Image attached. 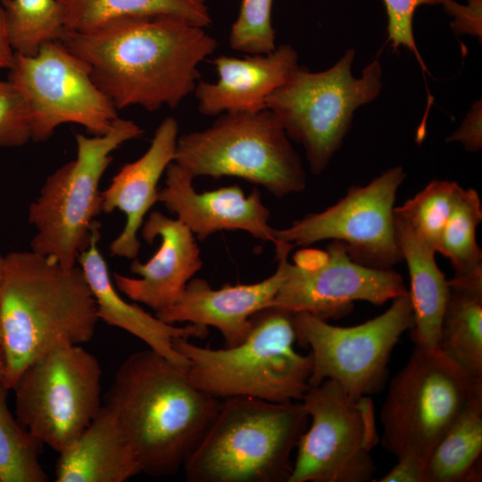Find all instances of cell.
I'll return each instance as SVG.
<instances>
[{"instance_id":"obj_37","label":"cell","mask_w":482,"mask_h":482,"mask_svg":"<svg viewBox=\"0 0 482 482\" xmlns=\"http://www.w3.org/2000/svg\"><path fill=\"white\" fill-rule=\"evenodd\" d=\"M15 54L10 39L4 6L0 1V71L11 69Z\"/></svg>"},{"instance_id":"obj_23","label":"cell","mask_w":482,"mask_h":482,"mask_svg":"<svg viewBox=\"0 0 482 482\" xmlns=\"http://www.w3.org/2000/svg\"><path fill=\"white\" fill-rule=\"evenodd\" d=\"M394 215L397 243L410 275L412 338L415 345L438 349L440 325L449 294L448 280L436 264V252L403 218L395 212Z\"/></svg>"},{"instance_id":"obj_9","label":"cell","mask_w":482,"mask_h":482,"mask_svg":"<svg viewBox=\"0 0 482 482\" xmlns=\"http://www.w3.org/2000/svg\"><path fill=\"white\" fill-rule=\"evenodd\" d=\"M354 56V49L349 48L333 66L318 72L299 66L266 99V108L288 137L303 147L313 174H320L340 148L354 111L380 93L379 61L369 63L355 78L352 72Z\"/></svg>"},{"instance_id":"obj_30","label":"cell","mask_w":482,"mask_h":482,"mask_svg":"<svg viewBox=\"0 0 482 482\" xmlns=\"http://www.w3.org/2000/svg\"><path fill=\"white\" fill-rule=\"evenodd\" d=\"M461 187L455 181L433 179L413 197L395 207L414 232L436 253Z\"/></svg>"},{"instance_id":"obj_15","label":"cell","mask_w":482,"mask_h":482,"mask_svg":"<svg viewBox=\"0 0 482 482\" xmlns=\"http://www.w3.org/2000/svg\"><path fill=\"white\" fill-rule=\"evenodd\" d=\"M406 292L399 273L357 262L344 243L333 240L325 251L304 248L294 263L286 262L271 306L327 320L349 312L356 301L380 306Z\"/></svg>"},{"instance_id":"obj_11","label":"cell","mask_w":482,"mask_h":482,"mask_svg":"<svg viewBox=\"0 0 482 482\" xmlns=\"http://www.w3.org/2000/svg\"><path fill=\"white\" fill-rule=\"evenodd\" d=\"M303 403L311 425L296 445L288 482L372 481L379 442L370 396L352 399L334 380L310 386Z\"/></svg>"},{"instance_id":"obj_24","label":"cell","mask_w":482,"mask_h":482,"mask_svg":"<svg viewBox=\"0 0 482 482\" xmlns=\"http://www.w3.org/2000/svg\"><path fill=\"white\" fill-rule=\"evenodd\" d=\"M443 313L439 349L482 378V271L453 276Z\"/></svg>"},{"instance_id":"obj_2","label":"cell","mask_w":482,"mask_h":482,"mask_svg":"<svg viewBox=\"0 0 482 482\" xmlns=\"http://www.w3.org/2000/svg\"><path fill=\"white\" fill-rule=\"evenodd\" d=\"M187 367L150 348L131 353L104 396L137 454L141 473H177L209 428L220 401L196 387Z\"/></svg>"},{"instance_id":"obj_3","label":"cell","mask_w":482,"mask_h":482,"mask_svg":"<svg viewBox=\"0 0 482 482\" xmlns=\"http://www.w3.org/2000/svg\"><path fill=\"white\" fill-rule=\"evenodd\" d=\"M99 320L79 265L65 267L32 250L7 253L0 280L2 382L11 390L33 361L89 342Z\"/></svg>"},{"instance_id":"obj_6","label":"cell","mask_w":482,"mask_h":482,"mask_svg":"<svg viewBox=\"0 0 482 482\" xmlns=\"http://www.w3.org/2000/svg\"><path fill=\"white\" fill-rule=\"evenodd\" d=\"M174 162L197 177H235L281 198L302 192L306 174L269 110L225 112L208 128L179 136Z\"/></svg>"},{"instance_id":"obj_26","label":"cell","mask_w":482,"mask_h":482,"mask_svg":"<svg viewBox=\"0 0 482 482\" xmlns=\"http://www.w3.org/2000/svg\"><path fill=\"white\" fill-rule=\"evenodd\" d=\"M65 29L84 31L107 21L137 15H171L203 28L212 23L205 0H58Z\"/></svg>"},{"instance_id":"obj_29","label":"cell","mask_w":482,"mask_h":482,"mask_svg":"<svg viewBox=\"0 0 482 482\" xmlns=\"http://www.w3.org/2000/svg\"><path fill=\"white\" fill-rule=\"evenodd\" d=\"M4 6L16 54L34 55L44 44L60 41L66 31L58 0H7Z\"/></svg>"},{"instance_id":"obj_35","label":"cell","mask_w":482,"mask_h":482,"mask_svg":"<svg viewBox=\"0 0 482 482\" xmlns=\"http://www.w3.org/2000/svg\"><path fill=\"white\" fill-rule=\"evenodd\" d=\"M448 142H459L470 152L482 147L481 101L476 102L461 126L447 138Z\"/></svg>"},{"instance_id":"obj_16","label":"cell","mask_w":482,"mask_h":482,"mask_svg":"<svg viewBox=\"0 0 482 482\" xmlns=\"http://www.w3.org/2000/svg\"><path fill=\"white\" fill-rule=\"evenodd\" d=\"M194 179L172 162L165 171V186L159 190L158 202L176 214L196 239L204 241L222 230H242L256 239L274 243L270 210L257 188L248 195L237 185L199 193Z\"/></svg>"},{"instance_id":"obj_19","label":"cell","mask_w":482,"mask_h":482,"mask_svg":"<svg viewBox=\"0 0 482 482\" xmlns=\"http://www.w3.org/2000/svg\"><path fill=\"white\" fill-rule=\"evenodd\" d=\"M178 137V121L171 116L165 118L145 154L123 165L102 191V212L119 210L126 219L121 232L110 245L112 256H137L141 246L138 232L148 212L158 202V183L174 161Z\"/></svg>"},{"instance_id":"obj_28","label":"cell","mask_w":482,"mask_h":482,"mask_svg":"<svg viewBox=\"0 0 482 482\" xmlns=\"http://www.w3.org/2000/svg\"><path fill=\"white\" fill-rule=\"evenodd\" d=\"M482 220V204L478 192L461 187L443 231L438 252L448 258L454 276L482 271V253L477 227Z\"/></svg>"},{"instance_id":"obj_33","label":"cell","mask_w":482,"mask_h":482,"mask_svg":"<svg viewBox=\"0 0 482 482\" xmlns=\"http://www.w3.org/2000/svg\"><path fill=\"white\" fill-rule=\"evenodd\" d=\"M387 17L388 39L395 50L408 48L417 57L423 71L426 66L418 51L413 36V18L421 5L442 4L445 0H382Z\"/></svg>"},{"instance_id":"obj_10","label":"cell","mask_w":482,"mask_h":482,"mask_svg":"<svg viewBox=\"0 0 482 482\" xmlns=\"http://www.w3.org/2000/svg\"><path fill=\"white\" fill-rule=\"evenodd\" d=\"M102 370L82 345L58 347L29 363L12 388L17 420L57 453L68 447L101 408Z\"/></svg>"},{"instance_id":"obj_4","label":"cell","mask_w":482,"mask_h":482,"mask_svg":"<svg viewBox=\"0 0 482 482\" xmlns=\"http://www.w3.org/2000/svg\"><path fill=\"white\" fill-rule=\"evenodd\" d=\"M309 416L301 401L221 399L212 422L183 466L188 482H288L292 453Z\"/></svg>"},{"instance_id":"obj_20","label":"cell","mask_w":482,"mask_h":482,"mask_svg":"<svg viewBox=\"0 0 482 482\" xmlns=\"http://www.w3.org/2000/svg\"><path fill=\"white\" fill-rule=\"evenodd\" d=\"M212 63L217 80L198 81L194 90L198 111L207 116L266 109L268 96L299 67L298 54L290 45L244 58L220 55Z\"/></svg>"},{"instance_id":"obj_1","label":"cell","mask_w":482,"mask_h":482,"mask_svg":"<svg viewBox=\"0 0 482 482\" xmlns=\"http://www.w3.org/2000/svg\"><path fill=\"white\" fill-rule=\"evenodd\" d=\"M89 68L99 89L119 110L138 105L174 108L199 81L198 66L217 41L187 20L171 15L123 16L60 40Z\"/></svg>"},{"instance_id":"obj_39","label":"cell","mask_w":482,"mask_h":482,"mask_svg":"<svg viewBox=\"0 0 482 482\" xmlns=\"http://www.w3.org/2000/svg\"><path fill=\"white\" fill-rule=\"evenodd\" d=\"M4 264V255H2L0 253V280L3 274Z\"/></svg>"},{"instance_id":"obj_36","label":"cell","mask_w":482,"mask_h":482,"mask_svg":"<svg viewBox=\"0 0 482 482\" xmlns=\"http://www.w3.org/2000/svg\"><path fill=\"white\" fill-rule=\"evenodd\" d=\"M425 461L406 457L397 460L396 464L378 482H425Z\"/></svg>"},{"instance_id":"obj_31","label":"cell","mask_w":482,"mask_h":482,"mask_svg":"<svg viewBox=\"0 0 482 482\" xmlns=\"http://www.w3.org/2000/svg\"><path fill=\"white\" fill-rule=\"evenodd\" d=\"M272 6L273 0H240L238 14L229 33V45L233 50L265 54L277 47Z\"/></svg>"},{"instance_id":"obj_38","label":"cell","mask_w":482,"mask_h":482,"mask_svg":"<svg viewBox=\"0 0 482 482\" xmlns=\"http://www.w3.org/2000/svg\"><path fill=\"white\" fill-rule=\"evenodd\" d=\"M4 368H5L4 355L2 346L0 345V380H2L4 378Z\"/></svg>"},{"instance_id":"obj_7","label":"cell","mask_w":482,"mask_h":482,"mask_svg":"<svg viewBox=\"0 0 482 482\" xmlns=\"http://www.w3.org/2000/svg\"><path fill=\"white\" fill-rule=\"evenodd\" d=\"M143 133L136 122L119 117L104 135H76V158L46 179L29 205V220L36 229L30 243L33 252L65 267L77 265L99 225L96 218L102 212L100 180L112 154Z\"/></svg>"},{"instance_id":"obj_8","label":"cell","mask_w":482,"mask_h":482,"mask_svg":"<svg viewBox=\"0 0 482 482\" xmlns=\"http://www.w3.org/2000/svg\"><path fill=\"white\" fill-rule=\"evenodd\" d=\"M480 394L482 378L439 348L415 345L390 382L381 409L382 446L396 460L415 457L426 461L440 437Z\"/></svg>"},{"instance_id":"obj_41","label":"cell","mask_w":482,"mask_h":482,"mask_svg":"<svg viewBox=\"0 0 482 482\" xmlns=\"http://www.w3.org/2000/svg\"><path fill=\"white\" fill-rule=\"evenodd\" d=\"M3 4H4L7 0H0Z\"/></svg>"},{"instance_id":"obj_12","label":"cell","mask_w":482,"mask_h":482,"mask_svg":"<svg viewBox=\"0 0 482 482\" xmlns=\"http://www.w3.org/2000/svg\"><path fill=\"white\" fill-rule=\"evenodd\" d=\"M392 301L382 314L352 327L334 326L304 312H293L297 342L311 350L310 386L331 379L354 400L384 387L393 349L414 322L408 291Z\"/></svg>"},{"instance_id":"obj_13","label":"cell","mask_w":482,"mask_h":482,"mask_svg":"<svg viewBox=\"0 0 482 482\" xmlns=\"http://www.w3.org/2000/svg\"><path fill=\"white\" fill-rule=\"evenodd\" d=\"M8 71V80L24 99L31 140L45 141L65 123L104 135L119 118L118 109L96 85L87 65L61 41L44 44L34 55L16 54Z\"/></svg>"},{"instance_id":"obj_27","label":"cell","mask_w":482,"mask_h":482,"mask_svg":"<svg viewBox=\"0 0 482 482\" xmlns=\"http://www.w3.org/2000/svg\"><path fill=\"white\" fill-rule=\"evenodd\" d=\"M9 391L0 380V482H46L39 461L43 444L10 411Z\"/></svg>"},{"instance_id":"obj_18","label":"cell","mask_w":482,"mask_h":482,"mask_svg":"<svg viewBox=\"0 0 482 482\" xmlns=\"http://www.w3.org/2000/svg\"><path fill=\"white\" fill-rule=\"evenodd\" d=\"M141 234L148 244L160 238L157 252L145 263L132 262L130 271L139 278L115 272L112 280L120 292L156 313L180 298L187 283L202 269L203 260L195 235L177 218L154 211L144 221Z\"/></svg>"},{"instance_id":"obj_22","label":"cell","mask_w":482,"mask_h":482,"mask_svg":"<svg viewBox=\"0 0 482 482\" xmlns=\"http://www.w3.org/2000/svg\"><path fill=\"white\" fill-rule=\"evenodd\" d=\"M141 473L135 450L116 415L105 405L85 430L59 453L56 482H124Z\"/></svg>"},{"instance_id":"obj_5","label":"cell","mask_w":482,"mask_h":482,"mask_svg":"<svg viewBox=\"0 0 482 482\" xmlns=\"http://www.w3.org/2000/svg\"><path fill=\"white\" fill-rule=\"evenodd\" d=\"M296 342L293 312L270 306L252 317L238 345L214 349L176 338L173 345L187 360L191 382L208 395L287 403L301 401L310 387L312 357L300 353Z\"/></svg>"},{"instance_id":"obj_17","label":"cell","mask_w":482,"mask_h":482,"mask_svg":"<svg viewBox=\"0 0 482 482\" xmlns=\"http://www.w3.org/2000/svg\"><path fill=\"white\" fill-rule=\"evenodd\" d=\"M277 269L267 278L252 284H226L211 287L203 278H193L180 298L154 315L169 324L187 322L219 330L225 347L245 340L250 331L252 317L270 307L285 277V265L293 247L284 242L274 244Z\"/></svg>"},{"instance_id":"obj_14","label":"cell","mask_w":482,"mask_h":482,"mask_svg":"<svg viewBox=\"0 0 482 482\" xmlns=\"http://www.w3.org/2000/svg\"><path fill=\"white\" fill-rule=\"evenodd\" d=\"M405 178L403 167L396 166L365 186H353L327 209L308 213L285 229H274V243L285 242L294 248L323 240L339 241L355 262L392 269L403 261L394 209L397 190Z\"/></svg>"},{"instance_id":"obj_32","label":"cell","mask_w":482,"mask_h":482,"mask_svg":"<svg viewBox=\"0 0 482 482\" xmlns=\"http://www.w3.org/2000/svg\"><path fill=\"white\" fill-rule=\"evenodd\" d=\"M31 140L24 99L14 85L0 79V149L18 147Z\"/></svg>"},{"instance_id":"obj_40","label":"cell","mask_w":482,"mask_h":482,"mask_svg":"<svg viewBox=\"0 0 482 482\" xmlns=\"http://www.w3.org/2000/svg\"><path fill=\"white\" fill-rule=\"evenodd\" d=\"M2 345V334H1V329H0V345Z\"/></svg>"},{"instance_id":"obj_25","label":"cell","mask_w":482,"mask_h":482,"mask_svg":"<svg viewBox=\"0 0 482 482\" xmlns=\"http://www.w3.org/2000/svg\"><path fill=\"white\" fill-rule=\"evenodd\" d=\"M482 394L477 395L437 441L425 461V482L481 480Z\"/></svg>"},{"instance_id":"obj_34","label":"cell","mask_w":482,"mask_h":482,"mask_svg":"<svg viewBox=\"0 0 482 482\" xmlns=\"http://www.w3.org/2000/svg\"><path fill=\"white\" fill-rule=\"evenodd\" d=\"M445 10L454 18L452 27L456 34H470L481 37V0H469L461 5L453 0H445Z\"/></svg>"},{"instance_id":"obj_21","label":"cell","mask_w":482,"mask_h":482,"mask_svg":"<svg viewBox=\"0 0 482 482\" xmlns=\"http://www.w3.org/2000/svg\"><path fill=\"white\" fill-rule=\"evenodd\" d=\"M99 229L100 225L94 229L89 245L78 259L94 296L99 320L137 337L170 362L187 367V360L174 348L173 340L205 338L208 328L192 323L176 327L151 315L137 304L125 301L118 293L99 251Z\"/></svg>"}]
</instances>
